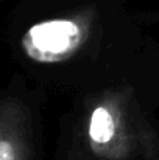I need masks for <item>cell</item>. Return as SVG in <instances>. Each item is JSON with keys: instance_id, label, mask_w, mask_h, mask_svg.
<instances>
[{"instance_id": "3", "label": "cell", "mask_w": 159, "mask_h": 160, "mask_svg": "<svg viewBox=\"0 0 159 160\" xmlns=\"http://www.w3.org/2000/svg\"><path fill=\"white\" fill-rule=\"evenodd\" d=\"M0 160H14V149L8 140L0 142Z\"/></svg>"}, {"instance_id": "2", "label": "cell", "mask_w": 159, "mask_h": 160, "mask_svg": "<svg viewBox=\"0 0 159 160\" xmlns=\"http://www.w3.org/2000/svg\"><path fill=\"white\" fill-rule=\"evenodd\" d=\"M115 132V124L114 118L109 113V110L105 107H97L91 117V124H89V137L95 143H108L112 140Z\"/></svg>"}, {"instance_id": "1", "label": "cell", "mask_w": 159, "mask_h": 160, "mask_svg": "<svg viewBox=\"0 0 159 160\" xmlns=\"http://www.w3.org/2000/svg\"><path fill=\"white\" fill-rule=\"evenodd\" d=\"M83 39L81 28L73 20L53 19L33 25L22 39L24 52L38 62L67 59Z\"/></svg>"}]
</instances>
